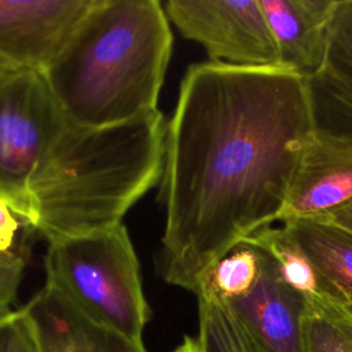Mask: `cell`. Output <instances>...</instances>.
Here are the masks:
<instances>
[{
    "label": "cell",
    "mask_w": 352,
    "mask_h": 352,
    "mask_svg": "<svg viewBox=\"0 0 352 352\" xmlns=\"http://www.w3.org/2000/svg\"><path fill=\"white\" fill-rule=\"evenodd\" d=\"M316 129L311 78L282 66L190 65L166 122L157 274L195 294L217 260L279 221Z\"/></svg>",
    "instance_id": "obj_1"
},
{
    "label": "cell",
    "mask_w": 352,
    "mask_h": 352,
    "mask_svg": "<svg viewBox=\"0 0 352 352\" xmlns=\"http://www.w3.org/2000/svg\"><path fill=\"white\" fill-rule=\"evenodd\" d=\"M166 121L157 110L100 128L69 120L32 177L26 212L48 242L106 230L160 184Z\"/></svg>",
    "instance_id": "obj_2"
},
{
    "label": "cell",
    "mask_w": 352,
    "mask_h": 352,
    "mask_svg": "<svg viewBox=\"0 0 352 352\" xmlns=\"http://www.w3.org/2000/svg\"><path fill=\"white\" fill-rule=\"evenodd\" d=\"M158 0H95L43 76L62 113L89 128L158 110L172 54Z\"/></svg>",
    "instance_id": "obj_3"
},
{
    "label": "cell",
    "mask_w": 352,
    "mask_h": 352,
    "mask_svg": "<svg viewBox=\"0 0 352 352\" xmlns=\"http://www.w3.org/2000/svg\"><path fill=\"white\" fill-rule=\"evenodd\" d=\"M45 285L92 320L142 341L150 319L140 265L124 223L48 242Z\"/></svg>",
    "instance_id": "obj_4"
},
{
    "label": "cell",
    "mask_w": 352,
    "mask_h": 352,
    "mask_svg": "<svg viewBox=\"0 0 352 352\" xmlns=\"http://www.w3.org/2000/svg\"><path fill=\"white\" fill-rule=\"evenodd\" d=\"M67 121L43 73L0 67V191L25 212L28 184Z\"/></svg>",
    "instance_id": "obj_5"
},
{
    "label": "cell",
    "mask_w": 352,
    "mask_h": 352,
    "mask_svg": "<svg viewBox=\"0 0 352 352\" xmlns=\"http://www.w3.org/2000/svg\"><path fill=\"white\" fill-rule=\"evenodd\" d=\"M169 22L202 45L210 62L239 67L279 66L260 0H168Z\"/></svg>",
    "instance_id": "obj_6"
},
{
    "label": "cell",
    "mask_w": 352,
    "mask_h": 352,
    "mask_svg": "<svg viewBox=\"0 0 352 352\" xmlns=\"http://www.w3.org/2000/svg\"><path fill=\"white\" fill-rule=\"evenodd\" d=\"M95 0H0V67L43 73Z\"/></svg>",
    "instance_id": "obj_7"
},
{
    "label": "cell",
    "mask_w": 352,
    "mask_h": 352,
    "mask_svg": "<svg viewBox=\"0 0 352 352\" xmlns=\"http://www.w3.org/2000/svg\"><path fill=\"white\" fill-rule=\"evenodd\" d=\"M352 208V138L316 129L278 223L329 221Z\"/></svg>",
    "instance_id": "obj_8"
},
{
    "label": "cell",
    "mask_w": 352,
    "mask_h": 352,
    "mask_svg": "<svg viewBox=\"0 0 352 352\" xmlns=\"http://www.w3.org/2000/svg\"><path fill=\"white\" fill-rule=\"evenodd\" d=\"M256 249L260 254L258 279L246 296L228 304L267 352H304L307 298L286 285L265 252Z\"/></svg>",
    "instance_id": "obj_9"
},
{
    "label": "cell",
    "mask_w": 352,
    "mask_h": 352,
    "mask_svg": "<svg viewBox=\"0 0 352 352\" xmlns=\"http://www.w3.org/2000/svg\"><path fill=\"white\" fill-rule=\"evenodd\" d=\"M22 308L33 322L41 352H147L142 341L92 320L50 285Z\"/></svg>",
    "instance_id": "obj_10"
},
{
    "label": "cell",
    "mask_w": 352,
    "mask_h": 352,
    "mask_svg": "<svg viewBox=\"0 0 352 352\" xmlns=\"http://www.w3.org/2000/svg\"><path fill=\"white\" fill-rule=\"evenodd\" d=\"M279 66L312 78L322 67L337 0H260Z\"/></svg>",
    "instance_id": "obj_11"
},
{
    "label": "cell",
    "mask_w": 352,
    "mask_h": 352,
    "mask_svg": "<svg viewBox=\"0 0 352 352\" xmlns=\"http://www.w3.org/2000/svg\"><path fill=\"white\" fill-rule=\"evenodd\" d=\"M280 224L309 257L320 297L352 309V231L323 220Z\"/></svg>",
    "instance_id": "obj_12"
},
{
    "label": "cell",
    "mask_w": 352,
    "mask_h": 352,
    "mask_svg": "<svg viewBox=\"0 0 352 352\" xmlns=\"http://www.w3.org/2000/svg\"><path fill=\"white\" fill-rule=\"evenodd\" d=\"M36 232L29 214L0 191V315L11 311Z\"/></svg>",
    "instance_id": "obj_13"
},
{
    "label": "cell",
    "mask_w": 352,
    "mask_h": 352,
    "mask_svg": "<svg viewBox=\"0 0 352 352\" xmlns=\"http://www.w3.org/2000/svg\"><path fill=\"white\" fill-rule=\"evenodd\" d=\"M243 241L265 252L274 261L280 278L292 289L305 298L320 297L318 278L309 257L282 224L279 227H265Z\"/></svg>",
    "instance_id": "obj_14"
},
{
    "label": "cell",
    "mask_w": 352,
    "mask_h": 352,
    "mask_svg": "<svg viewBox=\"0 0 352 352\" xmlns=\"http://www.w3.org/2000/svg\"><path fill=\"white\" fill-rule=\"evenodd\" d=\"M198 298V338L206 352H267L232 307L213 297Z\"/></svg>",
    "instance_id": "obj_15"
},
{
    "label": "cell",
    "mask_w": 352,
    "mask_h": 352,
    "mask_svg": "<svg viewBox=\"0 0 352 352\" xmlns=\"http://www.w3.org/2000/svg\"><path fill=\"white\" fill-rule=\"evenodd\" d=\"M260 275L258 250L242 241L217 260L204 275L195 296L231 302L246 296Z\"/></svg>",
    "instance_id": "obj_16"
},
{
    "label": "cell",
    "mask_w": 352,
    "mask_h": 352,
    "mask_svg": "<svg viewBox=\"0 0 352 352\" xmlns=\"http://www.w3.org/2000/svg\"><path fill=\"white\" fill-rule=\"evenodd\" d=\"M304 352H352V309L308 297L302 316Z\"/></svg>",
    "instance_id": "obj_17"
},
{
    "label": "cell",
    "mask_w": 352,
    "mask_h": 352,
    "mask_svg": "<svg viewBox=\"0 0 352 352\" xmlns=\"http://www.w3.org/2000/svg\"><path fill=\"white\" fill-rule=\"evenodd\" d=\"M314 82L352 98V0H337L324 59Z\"/></svg>",
    "instance_id": "obj_18"
},
{
    "label": "cell",
    "mask_w": 352,
    "mask_h": 352,
    "mask_svg": "<svg viewBox=\"0 0 352 352\" xmlns=\"http://www.w3.org/2000/svg\"><path fill=\"white\" fill-rule=\"evenodd\" d=\"M312 82L316 125L319 129L352 138V98Z\"/></svg>",
    "instance_id": "obj_19"
},
{
    "label": "cell",
    "mask_w": 352,
    "mask_h": 352,
    "mask_svg": "<svg viewBox=\"0 0 352 352\" xmlns=\"http://www.w3.org/2000/svg\"><path fill=\"white\" fill-rule=\"evenodd\" d=\"M0 352H41L33 322L23 308L0 315Z\"/></svg>",
    "instance_id": "obj_20"
},
{
    "label": "cell",
    "mask_w": 352,
    "mask_h": 352,
    "mask_svg": "<svg viewBox=\"0 0 352 352\" xmlns=\"http://www.w3.org/2000/svg\"><path fill=\"white\" fill-rule=\"evenodd\" d=\"M173 352H206L198 337H186Z\"/></svg>",
    "instance_id": "obj_21"
},
{
    "label": "cell",
    "mask_w": 352,
    "mask_h": 352,
    "mask_svg": "<svg viewBox=\"0 0 352 352\" xmlns=\"http://www.w3.org/2000/svg\"><path fill=\"white\" fill-rule=\"evenodd\" d=\"M329 221H331V223H334V224H337L340 227H344V228L352 231V208L345 210V212H342L341 214L336 216L334 219H331Z\"/></svg>",
    "instance_id": "obj_22"
}]
</instances>
